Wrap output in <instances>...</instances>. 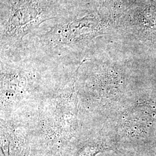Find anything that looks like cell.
Masks as SVG:
<instances>
[{"label":"cell","mask_w":156,"mask_h":156,"mask_svg":"<svg viewBox=\"0 0 156 156\" xmlns=\"http://www.w3.org/2000/svg\"><path fill=\"white\" fill-rule=\"evenodd\" d=\"M110 27L105 9L94 0H77L62 16L42 26L21 51L48 63L84 58L97 38L108 34Z\"/></svg>","instance_id":"cell-1"},{"label":"cell","mask_w":156,"mask_h":156,"mask_svg":"<svg viewBox=\"0 0 156 156\" xmlns=\"http://www.w3.org/2000/svg\"><path fill=\"white\" fill-rule=\"evenodd\" d=\"M97 4L101 8L105 9L106 7L109 8H115L120 5L122 0H94Z\"/></svg>","instance_id":"cell-4"},{"label":"cell","mask_w":156,"mask_h":156,"mask_svg":"<svg viewBox=\"0 0 156 156\" xmlns=\"http://www.w3.org/2000/svg\"><path fill=\"white\" fill-rule=\"evenodd\" d=\"M111 150L104 143L95 139H89L80 142L73 156H96L98 154Z\"/></svg>","instance_id":"cell-3"},{"label":"cell","mask_w":156,"mask_h":156,"mask_svg":"<svg viewBox=\"0 0 156 156\" xmlns=\"http://www.w3.org/2000/svg\"><path fill=\"white\" fill-rule=\"evenodd\" d=\"M77 0H0L1 54L22 50L46 23L58 19Z\"/></svg>","instance_id":"cell-2"}]
</instances>
